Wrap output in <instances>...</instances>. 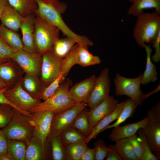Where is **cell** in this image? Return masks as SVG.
Instances as JSON below:
<instances>
[{
  "label": "cell",
  "instance_id": "7bdbcfd3",
  "mask_svg": "<svg viewBox=\"0 0 160 160\" xmlns=\"http://www.w3.org/2000/svg\"><path fill=\"white\" fill-rule=\"evenodd\" d=\"M107 147L108 151L106 156V160H122L114 145L110 144L108 145Z\"/></svg>",
  "mask_w": 160,
  "mask_h": 160
},
{
  "label": "cell",
  "instance_id": "f546056e",
  "mask_svg": "<svg viewBox=\"0 0 160 160\" xmlns=\"http://www.w3.org/2000/svg\"><path fill=\"white\" fill-rule=\"evenodd\" d=\"M77 43L76 40L71 37L59 38L54 44L52 51L56 56L63 59Z\"/></svg>",
  "mask_w": 160,
  "mask_h": 160
},
{
  "label": "cell",
  "instance_id": "f35d334b",
  "mask_svg": "<svg viewBox=\"0 0 160 160\" xmlns=\"http://www.w3.org/2000/svg\"><path fill=\"white\" fill-rule=\"evenodd\" d=\"M95 152V160H103L106 156L108 149L105 142L99 139L94 144Z\"/></svg>",
  "mask_w": 160,
  "mask_h": 160
},
{
  "label": "cell",
  "instance_id": "681fc988",
  "mask_svg": "<svg viewBox=\"0 0 160 160\" xmlns=\"http://www.w3.org/2000/svg\"><path fill=\"white\" fill-rule=\"evenodd\" d=\"M10 58H9L0 54V64L7 62Z\"/></svg>",
  "mask_w": 160,
  "mask_h": 160
},
{
  "label": "cell",
  "instance_id": "9c48e42d",
  "mask_svg": "<svg viewBox=\"0 0 160 160\" xmlns=\"http://www.w3.org/2000/svg\"><path fill=\"white\" fill-rule=\"evenodd\" d=\"M42 56V61L40 78L47 86L60 74L63 59L56 56L52 50L45 52Z\"/></svg>",
  "mask_w": 160,
  "mask_h": 160
},
{
  "label": "cell",
  "instance_id": "8d00e7d4",
  "mask_svg": "<svg viewBox=\"0 0 160 160\" xmlns=\"http://www.w3.org/2000/svg\"><path fill=\"white\" fill-rule=\"evenodd\" d=\"M65 79V77L61 72L56 79L45 88L42 94L41 99L44 100L52 95Z\"/></svg>",
  "mask_w": 160,
  "mask_h": 160
},
{
  "label": "cell",
  "instance_id": "e0dca14e",
  "mask_svg": "<svg viewBox=\"0 0 160 160\" xmlns=\"http://www.w3.org/2000/svg\"><path fill=\"white\" fill-rule=\"evenodd\" d=\"M118 100L109 95L92 110L88 111L89 124L91 130L103 118L112 113L116 108Z\"/></svg>",
  "mask_w": 160,
  "mask_h": 160
},
{
  "label": "cell",
  "instance_id": "5bb4252c",
  "mask_svg": "<svg viewBox=\"0 0 160 160\" xmlns=\"http://www.w3.org/2000/svg\"><path fill=\"white\" fill-rule=\"evenodd\" d=\"M25 142V160H47L52 157L50 144L47 140L42 141L32 136Z\"/></svg>",
  "mask_w": 160,
  "mask_h": 160
},
{
  "label": "cell",
  "instance_id": "83f0119b",
  "mask_svg": "<svg viewBox=\"0 0 160 160\" xmlns=\"http://www.w3.org/2000/svg\"><path fill=\"white\" fill-rule=\"evenodd\" d=\"M6 153L12 160H25L26 144L25 142L16 140L7 139Z\"/></svg>",
  "mask_w": 160,
  "mask_h": 160
},
{
  "label": "cell",
  "instance_id": "7dc6e473",
  "mask_svg": "<svg viewBox=\"0 0 160 160\" xmlns=\"http://www.w3.org/2000/svg\"><path fill=\"white\" fill-rule=\"evenodd\" d=\"M7 89L0 90V103L10 105L17 109L14 105L11 103L4 96V92Z\"/></svg>",
  "mask_w": 160,
  "mask_h": 160
},
{
  "label": "cell",
  "instance_id": "3957f363",
  "mask_svg": "<svg viewBox=\"0 0 160 160\" xmlns=\"http://www.w3.org/2000/svg\"><path fill=\"white\" fill-rule=\"evenodd\" d=\"M72 84V81L70 79H65L52 95L39 103L29 112L48 111L55 114L72 107L78 103L72 99L68 94Z\"/></svg>",
  "mask_w": 160,
  "mask_h": 160
},
{
  "label": "cell",
  "instance_id": "6da1fadb",
  "mask_svg": "<svg viewBox=\"0 0 160 160\" xmlns=\"http://www.w3.org/2000/svg\"><path fill=\"white\" fill-rule=\"evenodd\" d=\"M38 9L34 14L58 28L66 36L74 38L77 44L88 47L93 43L87 37L78 35L66 25L62 17L67 8L66 4L58 0H36Z\"/></svg>",
  "mask_w": 160,
  "mask_h": 160
},
{
  "label": "cell",
  "instance_id": "f1b7e54d",
  "mask_svg": "<svg viewBox=\"0 0 160 160\" xmlns=\"http://www.w3.org/2000/svg\"><path fill=\"white\" fill-rule=\"evenodd\" d=\"M143 48H145L146 53V62L145 69L143 74L141 84L145 85L151 82L156 81L158 78L156 67L151 61L152 49L150 45L145 44Z\"/></svg>",
  "mask_w": 160,
  "mask_h": 160
},
{
  "label": "cell",
  "instance_id": "d6986e66",
  "mask_svg": "<svg viewBox=\"0 0 160 160\" xmlns=\"http://www.w3.org/2000/svg\"><path fill=\"white\" fill-rule=\"evenodd\" d=\"M35 17L32 14L24 17L20 29L22 35L23 49L30 52H36L34 42Z\"/></svg>",
  "mask_w": 160,
  "mask_h": 160
},
{
  "label": "cell",
  "instance_id": "2e32d148",
  "mask_svg": "<svg viewBox=\"0 0 160 160\" xmlns=\"http://www.w3.org/2000/svg\"><path fill=\"white\" fill-rule=\"evenodd\" d=\"M148 121L142 129L151 150L157 158L160 159V122L155 119L148 112Z\"/></svg>",
  "mask_w": 160,
  "mask_h": 160
},
{
  "label": "cell",
  "instance_id": "7c38bea8",
  "mask_svg": "<svg viewBox=\"0 0 160 160\" xmlns=\"http://www.w3.org/2000/svg\"><path fill=\"white\" fill-rule=\"evenodd\" d=\"M87 105L85 102L79 103L68 109L54 114L52 121L51 131L60 134L63 129L70 126Z\"/></svg>",
  "mask_w": 160,
  "mask_h": 160
},
{
  "label": "cell",
  "instance_id": "603a6c76",
  "mask_svg": "<svg viewBox=\"0 0 160 160\" xmlns=\"http://www.w3.org/2000/svg\"><path fill=\"white\" fill-rule=\"evenodd\" d=\"M24 17L9 4L0 17L1 24L16 32L18 31Z\"/></svg>",
  "mask_w": 160,
  "mask_h": 160
},
{
  "label": "cell",
  "instance_id": "bcb514c9",
  "mask_svg": "<svg viewBox=\"0 0 160 160\" xmlns=\"http://www.w3.org/2000/svg\"><path fill=\"white\" fill-rule=\"evenodd\" d=\"M95 152L94 148L87 147L83 154L81 160H95Z\"/></svg>",
  "mask_w": 160,
  "mask_h": 160
},
{
  "label": "cell",
  "instance_id": "836d02e7",
  "mask_svg": "<svg viewBox=\"0 0 160 160\" xmlns=\"http://www.w3.org/2000/svg\"><path fill=\"white\" fill-rule=\"evenodd\" d=\"M88 111L86 110L85 108L82 111L69 126L78 130L86 137L91 132L89 122Z\"/></svg>",
  "mask_w": 160,
  "mask_h": 160
},
{
  "label": "cell",
  "instance_id": "30bf717a",
  "mask_svg": "<svg viewBox=\"0 0 160 160\" xmlns=\"http://www.w3.org/2000/svg\"><path fill=\"white\" fill-rule=\"evenodd\" d=\"M12 59L19 64L25 73L40 77L42 61L41 54L22 49L15 52Z\"/></svg>",
  "mask_w": 160,
  "mask_h": 160
},
{
  "label": "cell",
  "instance_id": "d590c367",
  "mask_svg": "<svg viewBox=\"0 0 160 160\" xmlns=\"http://www.w3.org/2000/svg\"><path fill=\"white\" fill-rule=\"evenodd\" d=\"M137 132L138 135L137 140L140 144L143 153L142 160H158L151 150L142 129H138Z\"/></svg>",
  "mask_w": 160,
  "mask_h": 160
},
{
  "label": "cell",
  "instance_id": "60d3db41",
  "mask_svg": "<svg viewBox=\"0 0 160 160\" xmlns=\"http://www.w3.org/2000/svg\"><path fill=\"white\" fill-rule=\"evenodd\" d=\"M153 47L155 49L154 54L152 56V60L155 63H158L160 60V32L153 41Z\"/></svg>",
  "mask_w": 160,
  "mask_h": 160
},
{
  "label": "cell",
  "instance_id": "8fae6325",
  "mask_svg": "<svg viewBox=\"0 0 160 160\" xmlns=\"http://www.w3.org/2000/svg\"><path fill=\"white\" fill-rule=\"evenodd\" d=\"M65 60L67 65L70 68L76 64L86 67L98 64L101 62L100 57L91 53L87 47L77 43L66 56Z\"/></svg>",
  "mask_w": 160,
  "mask_h": 160
},
{
  "label": "cell",
  "instance_id": "7402d4cb",
  "mask_svg": "<svg viewBox=\"0 0 160 160\" xmlns=\"http://www.w3.org/2000/svg\"><path fill=\"white\" fill-rule=\"evenodd\" d=\"M125 102V100L118 103L114 111L102 119L93 128L90 134L85 139V143L87 144L91 140L96 138L104 128L117 119L123 108Z\"/></svg>",
  "mask_w": 160,
  "mask_h": 160
},
{
  "label": "cell",
  "instance_id": "cb8c5ba5",
  "mask_svg": "<svg viewBox=\"0 0 160 160\" xmlns=\"http://www.w3.org/2000/svg\"><path fill=\"white\" fill-rule=\"evenodd\" d=\"M132 3L127 12L128 15L137 17L144 12V10L154 9L160 14V0H128Z\"/></svg>",
  "mask_w": 160,
  "mask_h": 160
},
{
  "label": "cell",
  "instance_id": "4dcf8cb0",
  "mask_svg": "<svg viewBox=\"0 0 160 160\" xmlns=\"http://www.w3.org/2000/svg\"><path fill=\"white\" fill-rule=\"evenodd\" d=\"M138 105L136 103L130 98L125 100L123 108L116 121L104 128L101 132L106 129L119 126L127 119L132 117Z\"/></svg>",
  "mask_w": 160,
  "mask_h": 160
},
{
  "label": "cell",
  "instance_id": "1f68e13d",
  "mask_svg": "<svg viewBox=\"0 0 160 160\" xmlns=\"http://www.w3.org/2000/svg\"><path fill=\"white\" fill-rule=\"evenodd\" d=\"M115 142V147L122 160H139L128 138L122 139Z\"/></svg>",
  "mask_w": 160,
  "mask_h": 160
},
{
  "label": "cell",
  "instance_id": "b9f144b4",
  "mask_svg": "<svg viewBox=\"0 0 160 160\" xmlns=\"http://www.w3.org/2000/svg\"><path fill=\"white\" fill-rule=\"evenodd\" d=\"M15 52L0 38V54L12 58Z\"/></svg>",
  "mask_w": 160,
  "mask_h": 160
},
{
  "label": "cell",
  "instance_id": "8992f818",
  "mask_svg": "<svg viewBox=\"0 0 160 160\" xmlns=\"http://www.w3.org/2000/svg\"><path fill=\"white\" fill-rule=\"evenodd\" d=\"M142 77V73L136 78H129L117 73L114 79L116 95L127 96L138 105H141L145 100L144 94L140 89Z\"/></svg>",
  "mask_w": 160,
  "mask_h": 160
},
{
  "label": "cell",
  "instance_id": "ba28073f",
  "mask_svg": "<svg viewBox=\"0 0 160 160\" xmlns=\"http://www.w3.org/2000/svg\"><path fill=\"white\" fill-rule=\"evenodd\" d=\"M110 92L109 70L105 68L96 77L92 92L85 103L90 110H92L107 97Z\"/></svg>",
  "mask_w": 160,
  "mask_h": 160
},
{
  "label": "cell",
  "instance_id": "74e56055",
  "mask_svg": "<svg viewBox=\"0 0 160 160\" xmlns=\"http://www.w3.org/2000/svg\"><path fill=\"white\" fill-rule=\"evenodd\" d=\"M14 108L10 105L0 103V128H4L9 123L14 114Z\"/></svg>",
  "mask_w": 160,
  "mask_h": 160
},
{
  "label": "cell",
  "instance_id": "d4e9b609",
  "mask_svg": "<svg viewBox=\"0 0 160 160\" xmlns=\"http://www.w3.org/2000/svg\"><path fill=\"white\" fill-rule=\"evenodd\" d=\"M17 32L0 25V38L16 52L23 49L22 39Z\"/></svg>",
  "mask_w": 160,
  "mask_h": 160
},
{
  "label": "cell",
  "instance_id": "5b68a950",
  "mask_svg": "<svg viewBox=\"0 0 160 160\" xmlns=\"http://www.w3.org/2000/svg\"><path fill=\"white\" fill-rule=\"evenodd\" d=\"M33 128L31 117L14 108L11 120L1 130L7 139L26 142L32 136Z\"/></svg>",
  "mask_w": 160,
  "mask_h": 160
},
{
  "label": "cell",
  "instance_id": "c3c4849f",
  "mask_svg": "<svg viewBox=\"0 0 160 160\" xmlns=\"http://www.w3.org/2000/svg\"><path fill=\"white\" fill-rule=\"evenodd\" d=\"M9 4L7 0H0V17Z\"/></svg>",
  "mask_w": 160,
  "mask_h": 160
},
{
  "label": "cell",
  "instance_id": "f907efd6",
  "mask_svg": "<svg viewBox=\"0 0 160 160\" xmlns=\"http://www.w3.org/2000/svg\"><path fill=\"white\" fill-rule=\"evenodd\" d=\"M0 160H12L9 156L6 153L0 155Z\"/></svg>",
  "mask_w": 160,
  "mask_h": 160
},
{
  "label": "cell",
  "instance_id": "d6a6232c",
  "mask_svg": "<svg viewBox=\"0 0 160 160\" xmlns=\"http://www.w3.org/2000/svg\"><path fill=\"white\" fill-rule=\"evenodd\" d=\"M84 141L68 145L65 147V160H81L87 148Z\"/></svg>",
  "mask_w": 160,
  "mask_h": 160
},
{
  "label": "cell",
  "instance_id": "4316f807",
  "mask_svg": "<svg viewBox=\"0 0 160 160\" xmlns=\"http://www.w3.org/2000/svg\"><path fill=\"white\" fill-rule=\"evenodd\" d=\"M9 4L23 17L34 14L38 9L36 0H7Z\"/></svg>",
  "mask_w": 160,
  "mask_h": 160
},
{
  "label": "cell",
  "instance_id": "7a4b0ae2",
  "mask_svg": "<svg viewBox=\"0 0 160 160\" xmlns=\"http://www.w3.org/2000/svg\"><path fill=\"white\" fill-rule=\"evenodd\" d=\"M137 17L133 36L137 44L143 47L146 43H152L160 32V14L144 12Z\"/></svg>",
  "mask_w": 160,
  "mask_h": 160
},
{
  "label": "cell",
  "instance_id": "9a60e30c",
  "mask_svg": "<svg viewBox=\"0 0 160 160\" xmlns=\"http://www.w3.org/2000/svg\"><path fill=\"white\" fill-rule=\"evenodd\" d=\"M24 72L13 59L0 64V80L8 88L14 86L21 81Z\"/></svg>",
  "mask_w": 160,
  "mask_h": 160
},
{
  "label": "cell",
  "instance_id": "484cf974",
  "mask_svg": "<svg viewBox=\"0 0 160 160\" xmlns=\"http://www.w3.org/2000/svg\"><path fill=\"white\" fill-rule=\"evenodd\" d=\"M54 160H65V148L59 133L51 132L48 137Z\"/></svg>",
  "mask_w": 160,
  "mask_h": 160
},
{
  "label": "cell",
  "instance_id": "f6af8a7d",
  "mask_svg": "<svg viewBox=\"0 0 160 160\" xmlns=\"http://www.w3.org/2000/svg\"><path fill=\"white\" fill-rule=\"evenodd\" d=\"M8 140L1 130L0 129V155L6 153Z\"/></svg>",
  "mask_w": 160,
  "mask_h": 160
},
{
  "label": "cell",
  "instance_id": "816d5d0a",
  "mask_svg": "<svg viewBox=\"0 0 160 160\" xmlns=\"http://www.w3.org/2000/svg\"><path fill=\"white\" fill-rule=\"evenodd\" d=\"M7 88V86L0 80V90Z\"/></svg>",
  "mask_w": 160,
  "mask_h": 160
},
{
  "label": "cell",
  "instance_id": "52a82bcc",
  "mask_svg": "<svg viewBox=\"0 0 160 160\" xmlns=\"http://www.w3.org/2000/svg\"><path fill=\"white\" fill-rule=\"evenodd\" d=\"M4 94L17 110L30 117L31 114L30 111L41 102V100L34 98L23 89L21 81L13 87L7 89Z\"/></svg>",
  "mask_w": 160,
  "mask_h": 160
},
{
  "label": "cell",
  "instance_id": "4fadbf2b",
  "mask_svg": "<svg viewBox=\"0 0 160 160\" xmlns=\"http://www.w3.org/2000/svg\"><path fill=\"white\" fill-rule=\"evenodd\" d=\"M31 113L34 127L32 136L42 141H46L51 132L52 121L54 114L48 111Z\"/></svg>",
  "mask_w": 160,
  "mask_h": 160
},
{
  "label": "cell",
  "instance_id": "ee69618b",
  "mask_svg": "<svg viewBox=\"0 0 160 160\" xmlns=\"http://www.w3.org/2000/svg\"><path fill=\"white\" fill-rule=\"evenodd\" d=\"M156 120L160 122V102H158L147 111Z\"/></svg>",
  "mask_w": 160,
  "mask_h": 160
},
{
  "label": "cell",
  "instance_id": "ffe728a7",
  "mask_svg": "<svg viewBox=\"0 0 160 160\" xmlns=\"http://www.w3.org/2000/svg\"><path fill=\"white\" fill-rule=\"evenodd\" d=\"M148 121L147 116L138 122L126 124L122 126H119L113 127L108 136L111 141L114 142L124 138H128L136 134L138 129L143 128Z\"/></svg>",
  "mask_w": 160,
  "mask_h": 160
},
{
  "label": "cell",
  "instance_id": "e575fe53",
  "mask_svg": "<svg viewBox=\"0 0 160 160\" xmlns=\"http://www.w3.org/2000/svg\"><path fill=\"white\" fill-rule=\"evenodd\" d=\"M60 134L65 147L70 144L84 141L86 138L85 135L71 127L63 129Z\"/></svg>",
  "mask_w": 160,
  "mask_h": 160
},
{
  "label": "cell",
  "instance_id": "277c9868",
  "mask_svg": "<svg viewBox=\"0 0 160 160\" xmlns=\"http://www.w3.org/2000/svg\"><path fill=\"white\" fill-rule=\"evenodd\" d=\"M34 42L36 52L42 55L52 50L56 41L60 38L59 29L41 17L35 16Z\"/></svg>",
  "mask_w": 160,
  "mask_h": 160
},
{
  "label": "cell",
  "instance_id": "ab89813d",
  "mask_svg": "<svg viewBox=\"0 0 160 160\" xmlns=\"http://www.w3.org/2000/svg\"><path fill=\"white\" fill-rule=\"evenodd\" d=\"M137 135L136 134L128 138L133 147L135 154L139 160H142L143 153L140 142L137 140Z\"/></svg>",
  "mask_w": 160,
  "mask_h": 160
},
{
  "label": "cell",
  "instance_id": "44dd1931",
  "mask_svg": "<svg viewBox=\"0 0 160 160\" xmlns=\"http://www.w3.org/2000/svg\"><path fill=\"white\" fill-rule=\"evenodd\" d=\"M23 89L34 98L41 100L43 92L46 86L39 77L25 73L21 80Z\"/></svg>",
  "mask_w": 160,
  "mask_h": 160
},
{
  "label": "cell",
  "instance_id": "ac0fdd59",
  "mask_svg": "<svg viewBox=\"0 0 160 160\" xmlns=\"http://www.w3.org/2000/svg\"><path fill=\"white\" fill-rule=\"evenodd\" d=\"M96 77L92 75L74 84L70 88L68 94L77 103L86 102L93 89Z\"/></svg>",
  "mask_w": 160,
  "mask_h": 160
}]
</instances>
